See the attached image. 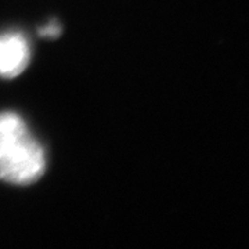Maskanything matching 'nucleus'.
<instances>
[{
  "instance_id": "obj_1",
  "label": "nucleus",
  "mask_w": 249,
  "mask_h": 249,
  "mask_svg": "<svg viewBox=\"0 0 249 249\" xmlns=\"http://www.w3.org/2000/svg\"><path fill=\"white\" fill-rule=\"evenodd\" d=\"M43 148L16 114H0V178L13 184H31L45 173Z\"/></svg>"
},
{
  "instance_id": "obj_3",
  "label": "nucleus",
  "mask_w": 249,
  "mask_h": 249,
  "mask_svg": "<svg viewBox=\"0 0 249 249\" xmlns=\"http://www.w3.org/2000/svg\"><path fill=\"white\" fill-rule=\"evenodd\" d=\"M60 32H61V27L57 22H52L39 31L40 36H46V37H57L60 35Z\"/></svg>"
},
{
  "instance_id": "obj_2",
  "label": "nucleus",
  "mask_w": 249,
  "mask_h": 249,
  "mask_svg": "<svg viewBox=\"0 0 249 249\" xmlns=\"http://www.w3.org/2000/svg\"><path fill=\"white\" fill-rule=\"evenodd\" d=\"M31 50L25 36L11 32L0 35V76L14 78L27 68Z\"/></svg>"
}]
</instances>
